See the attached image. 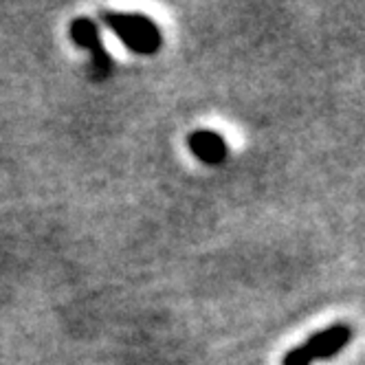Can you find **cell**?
<instances>
[{
  "label": "cell",
  "instance_id": "1",
  "mask_svg": "<svg viewBox=\"0 0 365 365\" xmlns=\"http://www.w3.org/2000/svg\"><path fill=\"white\" fill-rule=\"evenodd\" d=\"M99 18L137 56H154L163 44V36L156 22L143 14L101 11Z\"/></svg>",
  "mask_w": 365,
  "mask_h": 365
},
{
  "label": "cell",
  "instance_id": "2",
  "mask_svg": "<svg viewBox=\"0 0 365 365\" xmlns=\"http://www.w3.org/2000/svg\"><path fill=\"white\" fill-rule=\"evenodd\" d=\"M71 40L77 46L91 51V80L93 82L108 80L113 68H115V62L101 42V34H99L97 22L91 18H75L71 22Z\"/></svg>",
  "mask_w": 365,
  "mask_h": 365
},
{
  "label": "cell",
  "instance_id": "3",
  "mask_svg": "<svg viewBox=\"0 0 365 365\" xmlns=\"http://www.w3.org/2000/svg\"><path fill=\"white\" fill-rule=\"evenodd\" d=\"M352 339V330L348 326H332L328 330H322L317 334H312L308 341L304 344L306 354L317 361V359H332L339 350H344Z\"/></svg>",
  "mask_w": 365,
  "mask_h": 365
},
{
  "label": "cell",
  "instance_id": "4",
  "mask_svg": "<svg viewBox=\"0 0 365 365\" xmlns=\"http://www.w3.org/2000/svg\"><path fill=\"white\" fill-rule=\"evenodd\" d=\"M187 145L196 159L207 165H220L227 159V143L214 130H196L190 135Z\"/></svg>",
  "mask_w": 365,
  "mask_h": 365
},
{
  "label": "cell",
  "instance_id": "5",
  "mask_svg": "<svg viewBox=\"0 0 365 365\" xmlns=\"http://www.w3.org/2000/svg\"><path fill=\"white\" fill-rule=\"evenodd\" d=\"M310 363H312V359L306 354L304 346H299V348H293L289 354L284 356V365H310Z\"/></svg>",
  "mask_w": 365,
  "mask_h": 365
}]
</instances>
